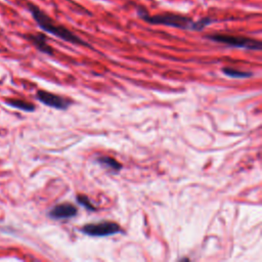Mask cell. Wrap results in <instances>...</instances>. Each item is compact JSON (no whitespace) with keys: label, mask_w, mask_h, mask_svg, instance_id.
<instances>
[{"label":"cell","mask_w":262,"mask_h":262,"mask_svg":"<svg viewBox=\"0 0 262 262\" xmlns=\"http://www.w3.org/2000/svg\"><path fill=\"white\" fill-rule=\"evenodd\" d=\"M76 200H77V203L79 205L83 206L85 209H87L89 211H95L96 210V208L92 205V203H91V201L89 200L88 196H86L84 194H78Z\"/></svg>","instance_id":"11"},{"label":"cell","mask_w":262,"mask_h":262,"mask_svg":"<svg viewBox=\"0 0 262 262\" xmlns=\"http://www.w3.org/2000/svg\"><path fill=\"white\" fill-rule=\"evenodd\" d=\"M80 231L88 236L92 237H102V236H110L118 233H122V227L114 221L102 220L96 223H88L81 227Z\"/></svg>","instance_id":"4"},{"label":"cell","mask_w":262,"mask_h":262,"mask_svg":"<svg viewBox=\"0 0 262 262\" xmlns=\"http://www.w3.org/2000/svg\"><path fill=\"white\" fill-rule=\"evenodd\" d=\"M24 37L30 41L40 52L47 55H53V48L47 43V37L43 33L27 34Z\"/></svg>","instance_id":"7"},{"label":"cell","mask_w":262,"mask_h":262,"mask_svg":"<svg viewBox=\"0 0 262 262\" xmlns=\"http://www.w3.org/2000/svg\"><path fill=\"white\" fill-rule=\"evenodd\" d=\"M137 15L139 18L144 20L149 25H161L171 28H177L181 30H189V31H202L206 27L210 26L215 21L213 17L205 16L198 20H193L191 17L182 15L174 12H164L159 14H149L147 10L142 7H137L136 9Z\"/></svg>","instance_id":"1"},{"label":"cell","mask_w":262,"mask_h":262,"mask_svg":"<svg viewBox=\"0 0 262 262\" xmlns=\"http://www.w3.org/2000/svg\"><path fill=\"white\" fill-rule=\"evenodd\" d=\"M206 39H209L210 41L221 43L229 47L234 48H242L247 50H256L259 51L261 49V42L256 39H252L249 37L244 36H235V35H228V34H208L205 36Z\"/></svg>","instance_id":"3"},{"label":"cell","mask_w":262,"mask_h":262,"mask_svg":"<svg viewBox=\"0 0 262 262\" xmlns=\"http://www.w3.org/2000/svg\"><path fill=\"white\" fill-rule=\"evenodd\" d=\"M77 213L78 209L75 205L71 203H60L49 210L48 216L53 220H67L75 217Z\"/></svg>","instance_id":"6"},{"label":"cell","mask_w":262,"mask_h":262,"mask_svg":"<svg viewBox=\"0 0 262 262\" xmlns=\"http://www.w3.org/2000/svg\"><path fill=\"white\" fill-rule=\"evenodd\" d=\"M27 8L29 12L31 13L32 17L38 25V27L43 30L46 33H49L62 41L69 42L74 45H80V46H86L88 48H92V46L84 41L82 38L77 36L75 33L70 31L64 26L56 23L53 18H51L44 10H42L40 7H38L34 3H27Z\"/></svg>","instance_id":"2"},{"label":"cell","mask_w":262,"mask_h":262,"mask_svg":"<svg viewBox=\"0 0 262 262\" xmlns=\"http://www.w3.org/2000/svg\"><path fill=\"white\" fill-rule=\"evenodd\" d=\"M6 104H8L9 106L11 107H14V108H18L20 111H24V112H34L36 110L35 105L29 101H26V100H23V99H14V98H10V99H7L5 101Z\"/></svg>","instance_id":"9"},{"label":"cell","mask_w":262,"mask_h":262,"mask_svg":"<svg viewBox=\"0 0 262 262\" xmlns=\"http://www.w3.org/2000/svg\"><path fill=\"white\" fill-rule=\"evenodd\" d=\"M222 73L229 78L233 79H246V78H251L253 76L252 72H245V71H239L231 67H225L222 69Z\"/></svg>","instance_id":"10"},{"label":"cell","mask_w":262,"mask_h":262,"mask_svg":"<svg viewBox=\"0 0 262 262\" xmlns=\"http://www.w3.org/2000/svg\"><path fill=\"white\" fill-rule=\"evenodd\" d=\"M96 162L100 166H102V167H104V168H106L108 170H112L115 173H118L123 168L121 163H119L115 158H112V157H108V156L98 157L96 159Z\"/></svg>","instance_id":"8"},{"label":"cell","mask_w":262,"mask_h":262,"mask_svg":"<svg viewBox=\"0 0 262 262\" xmlns=\"http://www.w3.org/2000/svg\"><path fill=\"white\" fill-rule=\"evenodd\" d=\"M36 98L41 103L56 110H60V111L68 110L73 104L72 99L45 91V90H38L36 93Z\"/></svg>","instance_id":"5"}]
</instances>
